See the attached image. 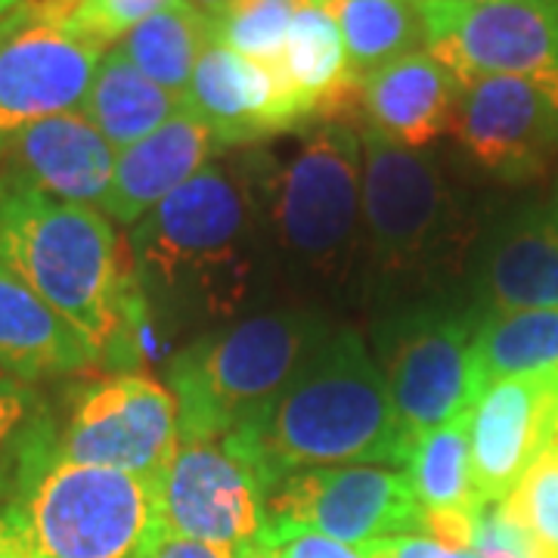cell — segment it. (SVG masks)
Masks as SVG:
<instances>
[{"label": "cell", "instance_id": "21", "mask_svg": "<svg viewBox=\"0 0 558 558\" xmlns=\"http://www.w3.org/2000/svg\"><path fill=\"white\" fill-rule=\"evenodd\" d=\"M94 344L0 264V376L38 381L97 363Z\"/></svg>", "mask_w": 558, "mask_h": 558}, {"label": "cell", "instance_id": "3", "mask_svg": "<svg viewBox=\"0 0 558 558\" xmlns=\"http://www.w3.org/2000/svg\"><path fill=\"white\" fill-rule=\"evenodd\" d=\"M131 264L143 292L186 317H236L270 282L252 205L227 161H208L131 227Z\"/></svg>", "mask_w": 558, "mask_h": 558}, {"label": "cell", "instance_id": "22", "mask_svg": "<svg viewBox=\"0 0 558 558\" xmlns=\"http://www.w3.org/2000/svg\"><path fill=\"white\" fill-rule=\"evenodd\" d=\"M277 72L314 119L357 121V81L339 25L314 0L299 7Z\"/></svg>", "mask_w": 558, "mask_h": 558}, {"label": "cell", "instance_id": "26", "mask_svg": "<svg viewBox=\"0 0 558 558\" xmlns=\"http://www.w3.org/2000/svg\"><path fill=\"white\" fill-rule=\"evenodd\" d=\"M339 25L354 81L425 47L418 0H314Z\"/></svg>", "mask_w": 558, "mask_h": 558}, {"label": "cell", "instance_id": "17", "mask_svg": "<svg viewBox=\"0 0 558 558\" xmlns=\"http://www.w3.org/2000/svg\"><path fill=\"white\" fill-rule=\"evenodd\" d=\"M116 156L119 153L90 119L75 109L35 121L10 140L0 161V180L32 186L60 202L102 208L116 174Z\"/></svg>", "mask_w": 558, "mask_h": 558}, {"label": "cell", "instance_id": "13", "mask_svg": "<svg viewBox=\"0 0 558 558\" xmlns=\"http://www.w3.org/2000/svg\"><path fill=\"white\" fill-rule=\"evenodd\" d=\"M267 519L363 546L369 539L422 534L425 509L407 472L385 465H329L279 481L267 499Z\"/></svg>", "mask_w": 558, "mask_h": 558}, {"label": "cell", "instance_id": "32", "mask_svg": "<svg viewBox=\"0 0 558 558\" xmlns=\"http://www.w3.org/2000/svg\"><path fill=\"white\" fill-rule=\"evenodd\" d=\"M258 546L270 558H369L357 546L277 519H267Z\"/></svg>", "mask_w": 558, "mask_h": 558}, {"label": "cell", "instance_id": "20", "mask_svg": "<svg viewBox=\"0 0 558 558\" xmlns=\"http://www.w3.org/2000/svg\"><path fill=\"white\" fill-rule=\"evenodd\" d=\"M218 149L215 134L193 112L180 109L159 131L116 156V174L102 202V215L121 227L137 223L165 196L199 174Z\"/></svg>", "mask_w": 558, "mask_h": 558}, {"label": "cell", "instance_id": "6", "mask_svg": "<svg viewBox=\"0 0 558 558\" xmlns=\"http://www.w3.org/2000/svg\"><path fill=\"white\" fill-rule=\"evenodd\" d=\"M332 332L319 307H274L186 344L168 366L180 444L240 432Z\"/></svg>", "mask_w": 558, "mask_h": 558}, {"label": "cell", "instance_id": "18", "mask_svg": "<svg viewBox=\"0 0 558 558\" xmlns=\"http://www.w3.org/2000/svg\"><path fill=\"white\" fill-rule=\"evenodd\" d=\"M462 84L425 47L357 81L360 128L403 149H425L453 131Z\"/></svg>", "mask_w": 558, "mask_h": 558}, {"label": "cell", "instance_id": "10", "mask_svg": "<svg viewBox=\"0 0 558 558\" xmlns=\"http://www.w3.org/2000/svg\"><path fill=\"white\" fill-rule=\"evenodd\" d=\"M418 10L425 50L459 84L497 75L558 78V0H418Z\"/></svg>", "mask_w": 558, "mask_h": 558}, {"label": "cell", "instance_id": "23", "mask_svg": "<svg viewBox=\"0 0 558 558\" xmlns=\"http://www.w3.org/2000/svg\"><path fill=\"white\" fill-rule=\"evenodd\" d=\"M180 109L183 100L178 94L146 78L116 47L106 50V57L97 65V75L90 81V90L81 102V112L90 119V124L116 153H124L143 137H149L153 131H159Z\"/></svg>", "mask_w": 558, "mask_h": 558}, {"label": "cell", "instance_id": "9", "mask_svg": "<svg viewBox=\"0 0 558 558\" xmlns=\"http://www.w3.org/2000/svg\"><path fill=\"white\" fill-rule=\"evenodd\" d=\"M102 57L38 0L0 20V161L28 124L81 109Z\"/></svg>", "mask_w": 558, "mask_h": 558}, {"label": "cell", "instance_id": "40", "mask_svg": "<svg viewBox=\"0 0 558 558\" xmlns=\"http://www.w3.org/2000/svg\"><path fill=\"white\" fill-rule=\"evenodd\" d=\"M236 558H270L264 549H260L258 543H252V546H245V549H240V556Z\"/></svg>", "mask_w": 558, "mask_h": 558}, {"label": "cell", "instance_id": "42", "mask_svg": "<svg viewBox=\"0 0 558 558\" xmlns=\"http://www.w3.org/2000/svg\"><path fill=\"white\" fill-rule=\"evenodd\" d=\"M450 3H499V0H450Z\"/></svg>", "mask_w": 558, "mask_h": 558}, {"label": "cell", "instance_id": "1", "mask_svg": "<svg viewBox=\"0 0 558 558\" xmlns=\"http://www.w3.org/2000/svg\"><path fill=\"white\" fill-rule=\"evenodd\" d=\"M227 165L252 205L267 279L314 301L348 299L366 267L360 121L314 119L230 149Z\"/></svg>", "mask_w": 558, "mask_h": 558}, {"label": "cell", "instance_id": "14", "mask_svg": "<svg viewBox=\"0 0 558 558\" xmlns=\"http://www.w3.org/2000/svg\"><path fill=\"white\" fill-rule=\"evenodd\" d=\"M453 134L494 178H537L558 153V78L497 75L462 84Z\"/></svg>", "mask_w": 558, "mask_h": 558}, {"label": "cell", "instance_id": "33", "mask_svg": "<svg viewBox=\"0 0 558 558\" xmlns=\"http://www.w3.org/2000/svg\"><path fill=\"white\" fill-rule=\"evenodd\" d=\"M472 553L478 558H534V549L502 502H484L475 515Z\"/></svg>", "mask_w": 558, "mask_h": 558}, {"label": "cell", "instance_id": "35", "mask_svg": "<svg viewBox=\"0 0 558 558\" xmlns=\"http://www.w3.org/2000/svg\"><path fill=\"white\" fill-rule=\"evenodd\" d=\"M236 556H240V553H233V549L208 546V543H199V539H183L161 531L159 537L153 539V546L146 549V556L143 558H236Z\"/></svg>", "mask_w": 558, "mask_h": 558}, {"label": "cell", "instance_id": "7", "mask_svg": "<svg viewBox=\"0 0 558 558\" xmlns=\"http://www.w3.org/2000/svg\"><path fill=\"white\" fill-rule=\"evenodd\" d=\"M366 295L422 292L459 248L462 211L440 161L360 128Z\"/></svg>", "mask_w": 558, "mask_h": 558}, {"label": "cell", "instance_id": "30", "mask_svg": "<svg viewBox=\"0 0 558 558\" xmlns=\"http://www.w3.org/2000/svg\"><path fill=\"white\" fill-rule=\"evenodd\" d=\"M53 425L28 381L0 376V509L16 487L25 453Z\"/></svg>", "mask_w": 558, "mask_h": 558}, {"label": "cell", "instance_id": "27", "mask_svg": "<svg viewBox=\"0 0 558 558\" xmlns=\"http://www.w3.org/2000/svg\"><path fill=\"white\" fill-rule=\"evenodd\" d=\"M472 410L425 432L413 440L407 457V478L425 512H478L481 502L472 478Z\"/></svg>", "mask_w": 558, "mask_h": 558}, {"label": "cell", "instance_id": "37", "mask_svg": "<svg viewBox=\"0 0 558 558\" xmlns=\"http://www.w3.org/2000/svg\"><path fill=\"white\" fill-rule=\"evenodd\" d=\"M543 447H549V450H556L558 453V400L556 407H553V413H549V425H546V444Z\"/></svg>", "mask_w": 558, "mask_h": 558}, {"label": "cell", "instance_id": "11", "mask_svg": "<svg viewBox=\"0 0 558 558\" xmlns=\"http://www.w3.org/2000/svg\"><path fill=\"white\" fill-rule=\"evenodd\" d=\"M178 447V398L168 385L134 373L87 385L57 432L62 459L149 481H159Z\"/></svg>", "mask_w": 558, "mask_h": 558}, {"label": "cell", "instance_id": "4", "mask_svg": "<svg viewBox=\"0 0 558 558\" xmlns=\"http://www.w3.org/2000/svg\"><path fill=\"white\" fill-rule=\"evenodd\" d=\"M0 264L102 354L143 301L131 255L100 208L60 202L0 180Z\"/></svg>", "mask_w": 558, "mask_h": 558}, {"label": "cell", "instance_id": "12", "mask_svg": "<svg viewBox=\"0 0 558 558\" xmlns=\"http://www.w3.org/2000/svg\"><path fill=\"white\" fill-rule=\"evenodd\" d=\"M165 534L240 553L267 527V487L227 440L180 444L156 481Z\"/></svg>", "mask_w": 558, "mask_h": 558}, {"label": "cell", "instance_id": "29", "mask_svg": "<svg viewBox=\"0 0 558 558\" xmlns=\"http://www.w3.org/2000/svg\"><path fill=\"white\" fill-rule=\"evenodd\" d=\"M509 519L524 531L534 558H558V453L543 447L515 490L502 499Z\"/></svg>", "mask_w": 558, "mask_h": 558}, {"label": "cell", "instance_id": "28", "mask_svg": "<svg viewBox=\"0 0 558 558\" xmlns=\"http://www.w3.org/2000/svg\"><path fill=\"white\" fill-rule=\"evenodd\" d=\"M304 0H227L211 13V40L245 60L277 69L292 20Z\"/></svg>", "mask_w": 558, "mask_h": 558}, {"label": "cell", "instance_id": "38", "mask_svg": "<svg viewBox=\"0 0 558 558\" xmlns=\"http://www.w3.org/2000/svg\"><path fill=\"white\" fill-rule=\"evenodd\" d=\"M38 3H44L47 10H53L57 16H65V13L75 7V0H38Z\"/></svg>", "mask_w": 558, "mask_h": 558}, {"label": "cell", "instance_id": "34", "mask_svg": "<svg viewBox=\"0 0 558 558\" xmlns=\"http://www.w3.org/2000/svg\"><path fill=\"white\" fill-rule=\"evenodd\" d=\"M357 549H363L369 558H478L472 549H450L438 539L422 537V534L369 539Z\"/></svg>", "mask_w": 558, "mask_h": 558}, {"label": "cell", "instance_id": "15", "mask_svg": "<svg viewBox=\"0 0 558 558\" xmlns=\"http://www.w3.org/2000/svg\"><path fill=\"white\" fill-rule=\"evenodd\" d=\"M183 109L215 134L220 149L282 137L314 121L277 69L208 44L183 90Z\"/></svg>", "mask_w": 558, "mask_h": 558}, {"label": "cell", "instance_id": "8", "mask_svg": "<svg viewBox=\"0 0 558 558\" xmlns=\"http://www.w3.org/2000/svg\"><path fill=\"white\" fill-rule=\"evenodd\" d=\"M478 323V311L418 301L376 326V363L413 440L475 407L472 348Z\"/></svg>", "mask_w": 558, "mask_h": 558}, {"label": "cell", "instance_id": "2", "mask_svg": "<svg viewBox=\"0 0 558 558\" xmlns=\"http://www.w3.org/2000/svg\"><path fill=\"white\" fill-rule=\"evenodd\" d=\"M267 494L279 481L329 465H403L413 438L357 329H336L289 385L227 435Z\"/></svg>", "mask_w": 558, "mask_h": 558}, {"label": "cell", "instance_id": "39", "mask_svg": "<svg viewBox=\"0 0 558 558\" xmlns=\"http://www.w3.org/2000/svg\"><path fill=\"white\" fill-rule=\"evenodd\" d=\"M190 3H193L196 10H202V13H208V16H211V13H218L227 0H190Z\"/></svg>", "mask_w": 558, "mask_h": 558}, {"label": "cell", "instance_id": "36", "mask_svg": "<svg viewBox=\"0 0 558 558\" xmlns=\"http://www.w3.org/2000/svg\"><path fill=\"white\" fill-rule=\"evenodd\" d=\"M0 558H25L20 537H16L13 524L7 521L3 512H0Z\"/></svg>", "mask_w": 558, "mask_h": 558}, {"label": "cell", "instance_id": "41", "mask_svg": "<svg viewBox=\"0 0 558 558\" xmlns=\"http://www.w3.org/2000/svg\"><path fill=\"white\" fill-rule=\"evenodd\" d=\"M22 0H0V20L7 16V13H13L16 7H20Z\"/></svg>", "mask_w": 558, "mask_h": 558}, {"label": "cell", "instance_id": "24", "mask_svg": "<svg viewBox=\"0 0 558 558\" xmlns=\"http://www.w3.org/2000/svg\"><path fill=\"white\" fill-rule=\"evenodd\" d=\"M475 391L512 376H558V307L487 311L472 348Z\"/></svg>", "mask_w": 558, "mask_h": 558}, {"label": "cell", "instance_id": "25", "mask_svg": "<svg viewBox=\"0 0 558 558\" xmlns=\"http://www.w3.org/2000/svg\"><path fill=\"white\" fill-rule=\"evenodd\" d=\"M208 44H211L208 13L196 10L190 0H174L156 16L140 22L131 35H124L116 44V50L146 78L183 100V90Z\"/></svg>", "mask_w": 558, "mask_h": 558}, {"label": "cell", "instance_id": "31", "mask_svg": "<svg viewBox=\"0 0 558 558\" xmlns=\"http://www.w3.org/2000/svg\"><path fill=\"white\" fill-rule=\"evenodd\" d=\"M168 3L174 0H75V7L62 16V22L84 40L109 50Z\"/></svg>", "mask_w": 558, "mask_h": 558}, {"label": "cell", "instance_id": "16", "mask_svg": "<svg viewBox=\"0 0 558 558\" xmlns=\"http://www.w3.org/2000/svg\"><path fill=\"white\" fill-rule=\"evenodd\" d=\"M558 376L490 381L472 407V478L481 502H502L546 444Z\"/></svg>", "mask_w": 558, "mask_h": 558}, {"label": "cell", "instance_id": "5", "mask_svg": "<svg viewBox=\"0 0 558 558\" xmlns=\"http://www.w3.org/2000/svg\"><path fill=\"white\" fill-rule=\"evenodd\" d=\"M25 558H143L161 534L156 481L57 453L50 425L0 509Z\"/></svg>", "mask_w": 558, "mask_h": 558}, {"label": "cell", "instance_id": "19", "mask_svg": "<svg viewBox=\"0 0 558 558\" xmlns=\"http://www.w3.org/2000/svg\"><path fill=\"white\" fill-rule=\"evenodd\" d=\"M475 299L481 314L558 307V196L490 233L475 264Z\"/></svg>", "mask_w": 558, "mask_h": 558}]
</instances>
